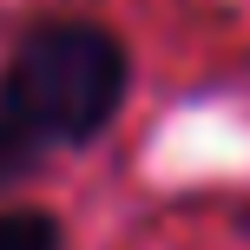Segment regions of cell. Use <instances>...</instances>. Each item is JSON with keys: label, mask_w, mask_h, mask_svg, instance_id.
Here are the masks:
<instances>
[{"label": "cell", "mask_w": 250, "mask_h": 250, "mask_svg": "<svg viewBox=\"0 0 250 250\" xmlns=\"http://www.w3.org/2000/svg\"><path fill=\"white\" fill-rule=\"evenodd\" d=\"M125 99V46L92 20L40 26L0 79V125L26 158L92 138Z\"/></svg>", "instance_id": "1"}, {"label": "cell", "mask_w": 250, "mask_h": 250, "mask_svg": "<svg viewBox=\"0 0 250 250\" xmlns=\"http://www.w3.org/2000/svg\"><path fill=\"white\" fill-rule=\"evenodd\" d=\"M0 250H60V224L46 211H0Z\"/></svg>", "instance_id": "2"}]
</instances>
